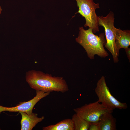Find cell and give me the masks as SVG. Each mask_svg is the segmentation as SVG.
I'll use <instances>...</instances> for the list:
<instances>
[{"instance_id":"cell-1","label":"cell","mask_w":130,"mask_h":130,"mask_svg":"<svg viewBox=\"0 0 130 130\" xmlns=\"http://www.w3.org/2000/svg\"><path fill=\"white\" fill-rule=\"evenodd\" d=\"M25 78L30 87L36 91L64 93L69 90L66 81L62 77L53 76L40 71L33 70L27 72Z\"/></svg>"},{"instance_id":"cell-2","label":"cell","mask_w":130,"mask_h":130,"mask_svg":"<svg viewBox=\"0 0 130 130\" xmlns=\"http://www.w3.org/2000/svg\"><path fill=\"white\" fill-rule=\"evenodd\" d=\"M79 30L76 41L84 48L89 58L93 59L96 55L101 58H105L109 55L104 48L106 40L103 33L98 36L94 34L91 28L85 30L83 27L79 28Z\"/></svg>"},{"instance_id":"cell-3","label":"cell","mask_w":130,"mask_h":130,"mask_svg":"<svg viewBox=\"0 0 130 130\" xmlns=\"http://www.w3.org/2000/svg\"><path fill=\"white\" fill-rule=\"evenodd\" d=\"M95 92L98 102L110 110L113 111L116 108L125 109L128 107L126 103L120 102L112 95L104 76H102L97 82Z\"/></svg>"},{"instance_id":"cell-4","label":"cell","mask_w":130,"mask_h":130,"mask_svg":"<svg viewBox=\"0 0 130 130\" xmlns=\"http://www.w3.org/2000/svg\"><path fill=\"white\" fill-rule=\"evenodd\" d=\"M114 15L113 13L110 11L106 16H98V21L99 26H103L104 29L106 38L104 46L112 55L114 62L117 63L119 61V53L116 46L113 31Z\"/></svg>"},{"instance_id":"cell-5","label":"cell","mask_w":130,"mask_h":130,"mask_svg":"<svg viewBox=\"0 0 130 130\" xmlns=\"http://www.w3.org/2000/svg\"><path fill=\"white\" fill-rule=\"evenodd\" d=\"M79 10V13L84 18L86 23L84 26L91 28L94 33L99 31L98 16L95 10L99 8V3H95L93 0H75Z\"/></svg>"},{"instance_id":"cell-6","label":"cell","mask_w":130,"mask_h":130,"mask_svg":"<svg viewBox=\"0 0 130 130\" xmlns=\"http://www.w3.org/2000/svg\"><path fill=\"white\" fill-rule=\"evenodd\" d=\"M73 110L76 113L90 122L98 121L100 117L104 113L113 112L107 109L98 101L74 108Z\"/></svg>"},{"instance_id":"cell-7","label":"cell","mask_w":130,"mask_h":130,"mask_svg":"<svg viewBox=\"0 0 130 130\" xmlns=\"http://www.w3.org/2000/svg\"><path fill=\"white\" fill-rule=\"evenodd\" d=\"M36 94L32 99L27 102H20L15 106L7 107L0 105V113L2 112H23L31 115L33 108L36 103L41 99L48 95L49 92H45L41 91H36Z\"/></svg>"},{"instance_id":"cell-8","label":"cell","mask_w":130,"mask_h":130,"mask_svg":"<svg viewBox=\"0 0 130 130\" xmlns=\"http://www.w3.org/2000/svg\"><path fill=\"white\" fill-rule=\"evenodd\" d=\"M116 46L118 52L121 48L125 49L130 45V31L122 30L115 27L113 28Z\"/></svg>"},{"instance_id":"cell-9","label":"cell","mask_w":130,"mask_h":130,"mask_svg":"<svg viewBox=\"0 0 130 130\" xmlns=\"http://www.w3.org/2000/svg\"><path fill=\"white\" fill-rule=\"evenodd\" d=\"M21 116L20 122L21 130H32L39 123L44 119V116L40 117H38V114L33 113L29 115L23 112H20Z\"/></svg>"},{"instance_id":"cell-10","label":"cell","mask_w":130,"mask_h":130,"mask_svg":"<svg viewBox=\"0 0 130 130\" xmlns=\"http://www.w3.org/2000/svg\"><path fill=\"white\" fill-rule=\"evenodd\" d=\"M112 112H105L100 117L98 121L100 130H116V120L113 116Z\"/></svg>"},{"instance_id":"cell-11","label":"cell","mask_w":130,"mask_h":130,"mask_svg":"<svg viewBox=\"0 0 130 130\" xmlns=\"http://www.w3.org/2000/svg\"><path fill=\"white\" fill-rule=\"evenodd\" d=\"M43 130H74L73 122L72 119H64L55 124L51 125L42 128Z\"/></svg>"},{"instance_id":"cell-12","label":"cell","mask_w":130,"mask_h":130,"mask_svg":"<svg viewBox=\"0 0 130 130\" xmlns=\"http://www.w3.org/2000/svg\"><path fill=\"white\" fill-rule=\"evenodd\" d=\"M74 125V130H88L90 122L85 120L76 113L72 118Z\"/></svg>"},{"instance_id":"cell-13","label":"cell","mask_w":130,"mask_h":130,"mask_svg":"<svg viewBox=\"0 0 130 130\" xmlns=\"http://www.w3.org/2000/svg\"><path fill=\"white\" fill-rule=\"evenodd\" d=\"M89 130H100V126L98 121L90 122Z\"/></svg>"},{"instance_id":"cell-14","label":"cell","mask_w":130,"mask_h":130,"mask_svg":"<svg viewBox=\"0 0 130 130\" xmlns=\"http://www.w3.org/2000/svg\"><path fill=\"white\" fill-rule=\"evenodd\" d=\"M125 51L126 52V54L127 56V57L129 60V61H130V49L129 47L125 49Z\"/></svg>"},{"instance_id":"cell-15","label":"cell","mask_w":130,"mask_h":130,"mask_svg":"<svg viewBox=\"0 0 130 130\" xmlns=\"http://www.w3.org/2000/svg\"><path fill=\"white\" fill-rule=\"evenodd\" d=\"M2 10V9L1 8V7L0 6V14H1Z\"/></svg>"}]
</instances>
